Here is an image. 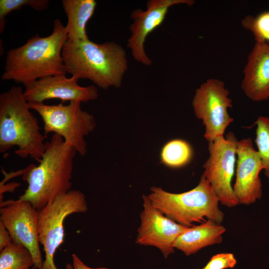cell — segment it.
Listing matches in <instances>:
<instances>
[{
    "label": "cell",
    "mask_w": 269,
    "mask_h": 269,
    "mask_svg": "<svg viewBox=\"0 0 269 269\" xmlns=\"http://www.w3.org/2000/svg\"><path fill=\"white\" fill-rule=\"evenodd\" d=\"M67 40L65 26L55 19L50 35L36 34L23 45L7 52L1 80L25 86L48 76H66L62 49Z\"/></svg>",
    "instance_id": "1"
},
{
    "label": "cell",
    "mask_w": 269,
    "mask_h": 269,
    "mask_svg": "<svg viewBox=\"0 0 269 269\" xmlns=\"http://www.w3.org/2000/svg\"><path fill=\"white\" fill-rule=\"evenodd\" d=\"M77 152L60 135L53 134L37 166L23 170L28 186L18 200L30 203L39 210L57 196L71 189L73 160Z\"/></svg>",
    "instance_id": "2"
},
{
    "label": "cell",
    "mask_w": 269,
    "mask_h": 269,
    "mask_svg": "<svg viewBox=\"0 0 269 269\" xmlns=\"http://www.w3.org/2000/svg\"><path fill=\"white\" fill-rule=\"evenodd\" d=\"M62 57L67 73L88 79L105 90L121 87L128 68L125 49L113 41L67 40Z\"/></svg>",
    "instance_id": "3"
},
{
    "label": "cell",
    "mask_w": 269,
    "mask_h": 269,
    "mask_svg": "<svg viewBox=\"0 0 269 269\" xmlns=\"http://www.w3.org/2000/svg\"><path fill=\"white\" fill-rule=\"evenodd\" d=\"M24 91L13 86L0 95V152L17 146L15 154L39 162L45 148L46 136L37 118L30 111Z\"/></svg>",
    "instance_id": "4"
},
{
    "label": "cell",
    "mask_w": 269,
    "mask_h": 269,
    "mask_svg": "<svg viewBox=\"0 0 269 269\" xmlns=\"http://www.w3.org/2000/svg\"><path fill=\"white\" fill-rule=\"evenodd\" d=\"M148 197L152 205L164 215L187 227L211 220L221 224L224 215L219 207L218 197L202 175L193 189L173 193L153 186Z\"/></svg>",
    "instance_id": "5"
},
{
    "label": "cell",
    "mask_w": 269,
    "mask_h": 269,
    "mask_svg": "<svg viewBox=\"0 0 269 269\" xmlns=\"http://www.w3.org/2000/svg\"><path fill=\"white\" fill-rule=\"evenodd\" d=\"M28 103L30 108L41 117L46 137L50 133L58 134L80 155L86 154L87 143L84 137L95 130L96 123L91 114L81 109V102L52 105L44 103Z\"/></svg>",
    "instance_id": "6"
},
{
    "label": "cell",
    "mask_w": 269,
    "mask_h": 269,
    "mask_svg": "<svg viewBox=\"0 0 269 269\" xmlns=\"http://www.w3.org/2000/svg\"><path fill=\"white\" fill-rule=\"evenodd\" d=\"M87 210L86 197L79 190H71L57 196L38 210V237L45 252V260L41 269H58L54 257L64 241V221L72 214L84 213Z\"/></svg>",
    "instance_id": "7"
},
{
    "label": "cell",
    "mask_w": 269,
    "mask_h": 269,
    "mask_svg": "<svg viewBox=\"0 0 269 269\" xmlns=\"http://www.w3.org/2000/svg\"><path fill=\"white\" fill-rule=\"evenodd\" d=\"M238 140L229 132L226 136L208 142L209 156L203 165L202 174L212 187L220 202L229 208L239 204L234 193L232 181L237 161Z\"/></svg>",
    "instance_id": "8"
},
{
    "label": "cell",
    "mask_w": 269,
    "mask_h": 269,
    "mask_svg": "<svg viewBox=\"0 0 269 269\" xmlns=\"http://www.w3.org/2000/svg\"><path fill=\"white\" fill-rule=\"evenodd\" d=\"M192 107L196 117L205 126L204 136L208 142L224 136L234 121L228 113L233 107L229 91L219 79H208L196 90Z\"/></svg>",
    "instance_id": "9"
},
{
    "label": "cell",
    "mask_w": 269,
    "mask_h": 269,
    "mask_svg": "<svg viewBox=\"0 0 269 269\" xmlns=\"http://www.w3.org/2000/svg\"><path fill=\"white\" fill-rule=\"evenodd\" d=\"M0 221L9 232L12 241L27 248L33 257L34 267L43 265L37 233L38 210L27 201L8 200L0 202Z\"/></svg>",
    "instance_id": "10"
},
{
    "label": "cell",
    "mask_w": 269,
    "mask_h": 269,
    "mask_svg": "<svg viewBox=\"0 0 269 269\" xmlns=\"http://www.w3.org/2000/svg\"><path fill=\"white\" fill-rule=\"evenodd\" d=\"M194 3L193 0H149L145 10H134L131 15L133 22L130 25L131 34L127 45L134 60L144 65L150 66L152 61L144 49L147 36L163 23L170 7L182 4L190 6Z\"/></svg>",
    "instance_id": "11"
},
{
    "label": "cell",
    "mask_w": 269,
    "mask_h": 269,
    "mask_svg": "<svg viewBox=\"0 0 269 269\" xmlns=\"http://www.w3.org/2000/svg\"><path fill=\"white\" fill-rule=\"evenodd\" d=\"M143 210L137 230L136 243L158 248L166 259L174 252L177 238L188 227L167 217L151 204L148 196L143 195Z\"/></svg>",
    "instance_id": "12"
},
{
    "label": "cell",
    "mask_w": 269,
    "mask_h": 269,
    "mask_svg": "<svg viewBox=\"0 0 269 269\" xmlns=\"http://www.w3.org/2000/svg\"><path fill=\"white\" fill-rule=\"evenodd\" d=\"M263 169L260 156L255 149L251 138L238 140L236 180L233 188L239 204L248 205L262 197L260 173Z\"/></svg>",
    "instance_id": "13"
},
{
    "label": "cell",
    "mask_w": 269,
    "mask_h": 269,
    "mask_svg": "<svg viewBox=\"0 0 269 269\" xmlns=\"http://www.w3.org/2000/svg\"><path fill=\"white\" fill-rule=\"evenodd\" d=\"M75 76H51L38 79L25 85L24 96L28 103H44L48 99L86 103L98 97L97 87L94 85L82 86Z\"/></svg>",
    "instance_id": "14"
},
{
    "label": "cell",
    "mask_w": 269,
    "mask_h": 269,
    "mask_svg": "<svg viewBox=\"0 0 269 269\" xmlns=\"http://www.w3.org/2000/svg\"><path fill=\"white\" fill-rule=\"evenodd\" d=\"M241 88L245 95L256 102L269 99V43L256 42L243 70Z\"/></svg>",
    "instance_id": "15"
},
{
    "label": "cell",
    "mask_w": 269,
    "mask_h": 269,
    "mask_svg": "<svg viewBox=\"0 0 269 269\" xmlns=\"http://www.w3.org/2000/svg\"><path fill=\"white\" fill-rule=\"evenodd\" d=\"M226 229L211 220L188 227L176 239L174 248L189 256L206 247L220 244Z\"/></svg>",
    "instance_id": "16"
},
{
    "label": "cell",
    "mask_w": 269,
    "mask_h": 269,
    "mask_svg": "<svg viewBox=\"0 0 269 269\" xmlns=\"http://www.w3.org/2000/svg\"><path fill=\"white\" fill-rule=\"evenodd\" d=\"M61 3L68 21L65 29L69 41L89 39L86 32L88 22L94 14L95 0H62Z\"/></svg>",
    "instance_id": "17"
},
{
    "label": "cell",
    "mask_w": 269,
    "mask_h": 269,
    "mask_svg": "<svg viewBox=\"0 0 269 269\" xmlns=\"http://www.w3.org/2000/svg\"><path fill=\"white\" fill-rule=\"evenodd\" d=\"M193 156L191 145L182 139H173L167 142L161 148L160 162L171 168H179L189 164Z\"/></svg>",
    "instance_id": "18"
},
{
    "label": "cell",
    "mask_w": 269,
    "mask_h": 269,
    "mask_svg": "<svg viewBox=\"0 0 269 269\" xmlns=\"http://www.w3.org/2000/svg\"><path fill=\"white\" fill-rule=\"evenodd\" d=\"M33 266L31 254L21 244L12 241L0 251V269H27Z\"/></svg>",
    "instance_id": "19"
},
{
    "label": "cell",
    "mask_w": 269,
    "mask_h": 269,
    "mask_svg": "<svg viewBox=\"0 0 269 269\" xmlns=\"http://www.w3.org/2000/svg\"><path fill=\"white\" fill-rule=\"evenodd\" d=\"M255 143L260 156L265 176L269 179V118L260 116L255 123Z\"/></svg>",
    "instance_id": "20"
},
{
    "label": "cell",
    "mask_w": 269,
    "mask_h": 269,
    "mask_svg": "<svg viewBox=\"0 0 269 269\" xmlns=\"http://www.w3.org/2000/svg\"><path fill=\"white\" fill-rule=\"evenodd\" d=\"M49 3L48 0H0V33L4 31L5 17L11 12L19 10L23 6L42 11L47 8Z\"/></svg>",
    "instance_id": "21"
},
{
    "label": "cell",
    "mask_w": 269,
    "mask_h": 269,
    "mask_svg": "<svg viewBox=\"0 0 269 269\" xmlns=\"http://www.w3.org/2000/svg\"><path fill=\"white\" fill-rule=\"evenodd\" d=\"M242 26L253 34L256 42L266 41L269 37V11L257 17L248 15L242 21Z\"/></svg>",
    "instance_id": "22"
},
{
    "label": "cell",
    "mask_w": 269,
    "mask_h": 269,
    "mask_svg": "<svg viewBox=\"0 0 269 269\" xmlns=\"http://www.w3.org/2000/svg\"><path fill=\"white\" fill-rule=\"evenodd\" d=\"M237 261L232 253H220L213 256L203 269H225L234 268Z\"/></svg>",
    "instance_id": "23"
},
{
    "label": "cell",
    "mask_w": 269,
    "mask_h": 269,
    "mask_svg": "<svg viewBox=\"0 0 269 269\" xmlns=\"http://www.w3.org/2000/svg\"><path fill=\"white\" fill-rule=\"evenodd\" d=\"M10 235L5 227L0 221V251L12 242Z\"/></svg>",
    "instance_id": "24"
},
{
    "label": "cell",
    "mask_w": 269,
    "mask_h": 269,
    "mask_svg": "<svg viewBox=\"0 0 269 269\" xmlns=\"http://www.w3.org/2000/svg\"><path fill=\"white\" fill-rule=\"evenodd\" d=\"M73 269H108L106 268H91L85 265L75 254L72 255Z\"/></svg>",
    "instance_id": "25"
},
{
    "label": "cell",
    "mask_w": 269,
    "mask_h": 269,
    "mask_svg": "<svg viewBox=\"0 0 269 269\" xmlns=\"http://www.w3.org/2000/svg\"><path fill=\"white\" fill-rule=\"evenodd\" d=\"M65 269H73V265L71 264H67L66 266Z\"/></svg>",
    "instance_id": "26"
},
{
    "label": "cell",
    "mask_w": 269,
    "mask_h": 269,
    "mask_svg": "<svg viewBox=\"0 0 269 269\" xmlns=\"http://www.w3.org/2000/svg\"><path fill=\"white\" fill-rule=\"evenodd\" d=\"M27 269H37L35 267H32V268H28Z\"/></svg>",
    "instance_id": "27"
},
{
    "label": "cell",
    "mask_w": 269,
    "mask_h": 269,
    "mask_svg": "<svg viewBox=\"0 0 269 269\" xmlns=\"http://www.w3.org/2000/svg\"><path fill=\"white\" fill-rule=\"evenodd\" d=\"M267 42H269V37L268 38L266 41Z\"/></svg>",
    "instance_id": "28"
},
{
    "label": "cell",
    "mask_w": 269,
    "mask_h": 269,
    "mask_svg": "<svg viewBox=\"0 0 269 269\" xmlns=\"http://www.w3.org/2000/svg\"></svg>",
    "instance_id": "29"
}]
</instances>
